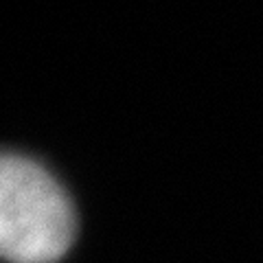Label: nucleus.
I'll return each mask as SVG.
<instances>
[{"instance_id":"nucleus-1","label":"nucleus","mask_w":263,"mask_h":263,"mask_svg":"<svg viewBox=\"0 0 263 263\" xmlns=\"http://www.w3.org/2000/svg\"><path fill=\"white\" fill-rule=\"evenodd\" d=\"M75 237V213L42 164L7 154L0 162V250L9 263H57Z\"/></svg>"}]
</instances>
